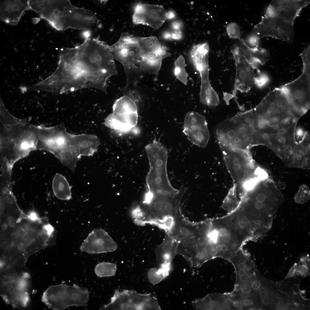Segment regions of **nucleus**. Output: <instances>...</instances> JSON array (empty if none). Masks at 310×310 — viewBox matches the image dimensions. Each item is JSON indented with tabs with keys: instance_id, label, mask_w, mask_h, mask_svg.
Wrapping results in <instances>:
<instances>
[{
	"instance_id": "obj_9",
	"label": "nucleus",
	"mask_w": 310,
	"mask_h": 310,
	"mask_svg": "<svg viewBox=\"0 0 310 310\" xmlns=\"http://www.w3.org/2000/svg\"><path fill=\"white\" fill-rule=\"evenodd\" d=\"M150 165L146 178V191L155 193L172 191L166 166L168 152L159 142L154 140L145 147Z\"/></svg>"
},
{
	"instance_id": "obj_29",
	"label": "nucleus",
	"mask_w": 310,
	"mask_h": 310,
	"mask_svg": "<svg viewBox=\"0 0 310 310\" xmlns=\"http://www.w3.org/2000/svg\"><path fill=\"white\" fill-rule=\"evenodd\" d=\"M174 73L176 78L185 85L188 82V74L185 69L186 66L184 57L181 55L175 61Z\"/></svg>"
},
{
	"instance_id": "obj_32",
	"label": "nucleus",
	"mask_w": 310,
	"mask_h": 310,
	"mask_svg": "<svg viewBox=\"0 0 310 310\" xmlns=\"http://www.w3.org/2000/svg\"><path fill=\"white\" fill-rule=\"evenodd\" d=\"M268 78L265 74L257 70V75H255L254 84L259 87L262 86L268 80Z\"/></svg>"
},
{
	"instance_id": "obj_40",
	"label": "nucleus",
	"mask_w": 310,
	"mask_h": 310,
	"mask_svg": "<svg viewBox=\"0 0 310 310\" xmlns=\"http://www.w3.org/2000/svg\"><path fill=\"white\" fill-rule=\"evenodd\" d=\"M262 303L264 305H267L269 303V301L268 299L266 298H263L262 300Z\"/></svg>"
},
{
	"instance_id": "obj_20",
	"label": "nucleus",
	"mask_w": 310,
	"mask_h": 310,
	"mask_svg": "<svg viewBox=\"0 0 310 310\" xmlns=\"http://www.w3.org/2000/svg\"><path fill=\"white\" fill-rule=\"evenodd\" d=\"M191 305L196 310L231 309L228 294H209L202 299L193 301Z\"/></svg>"
},
{
	"instance_id": "obj_5",
	"label": "nucleus",
	"mask_w": 310,
	"mask_h": 310,
	"mask_svg": "<svg viewBox=\"0 0 310 310\" xmlns=\"http://www.w3.org/2000/svg\"><path fill=\"white\" fill-rule=\"evenodd\" d=\"M0 164L12 168L16 162L37 150L38 127L11 115L0 106Z\"/></svg>"
},
{
	"instance_id": "obj_38",
	"label": "nucleus",
	"mask_w": 310,
	"mask_h": 310,
	"mask_svg": "<svg viewBox=\"0 0 310 310\" xmlns=\"http://www.w3.org/2000/svg\"><path fill=\"white\" fill-rule=\"evenodd\" d=\"M304 134V131L301 128H298L296 132L297 135L299 137H301Z\"/></svg>"
},
{
	"instance_id": "obj_41",
	"label": "nucleus",
	"mask_w": 310,
	"mask_h": 310,
	"mask_svg": "<svg viewBox=\"0 0 310 310\" xmlns=\"http://www.w3.org/2000/svg\"><path fill=\"white\" fill-rule=\"evenodd\" d=\"M292 149V147L290 146H288L286 148L285 151L287 153H288L290 152Z\"/></svg>"
},
{
	"instance_id": "obj_23",
	"label": "nucleus",
	"mask_w": 310,
	"mask_h": 310,
	"mask_svg": "<svg viewBox=\"0 0 310 310\" xmlns=\"http://www.w3.org/2000/svg\"><path fill=\"white\" fill-rule=\"evenodd\" d=\"M177 242L167 233L162 243L158 246L155 250L156 263L158 267L167 264H172L176 252Z\"/></svg>"
},
{
	"instance_id": "obj_17",
	"label": "nucleus",
	"mask_w": 310,
	"mask_h": 310,
	"mask_svg": "<svg viewBox=\"0 0 310 310\" xmlns=\"http://www.w3.org/2000/svg\"><path fill=\"white\" fill-rule=\"evenodd\" d=\"M310 2L309 0H272L264 16L270 18L278 17L294 24L302 9Z\"/></svg>"
},
{
	"instance_id": "obj_30",
	"label": "nucleus",
	"mask_w": 310,
	"mask_h": 310,
	"mask_svg": "<svg viewBox=\"0 0 310 310\" xmlns=\"http://www.w3.org/2000/svg\"><path fill=\"white\" fill-rule=\"evenodd\" d=\"M228 36L231 38L239 39L241 38V30L239 25L234 22H230L226 26Z\"/></svg>"
},
{
	"instance_id": "obj_1",
	"label": "nucleus",
	"mask_w": 310,
	"mask_h": 310,
	"mask_svg": "<svg viewBox=\"0 0 310 310\" xmlns=\"http://www.w3.org/2000/svg\"><path fill=\"white\" fill-rule=\"evenodd\" d=\"M53 79L64 93L92 88L106 93L108 79L114 71L108 56L96 42L86 39L82 44L59 50Z\"/></svg>"
},
{
	"instance_id": "obj_43",
	"label": "nucleus",
	"mask_w": 310,
	"mask_h": 310,
	"mask_svg": "<svg viewBox=\"0 0 310 310\" xmlns=\"http://www.w3.org/2000/svg\"><path fill=\"white\" fill-rule=\"evenodd\" d=\"M299 155L297 153H295L294 155V156L295 158H297Z\"/></svg>"
},
{
	"instance_id": "obj_26",
	"label": "nucleus",
	"mask_w": 310,
	"mask_h": 310,
	"mask_svg": "<svg viewBox=\"0 0 310 310\" xmlns=\"http://www.w3.org/2000/svg\"><path fill=\"white\" fill-rule=\"evenodd\" d=\"M172 264L161 265L158 268H152L148 273L149 281L153 284L160 283L169 274L171 270Z\"/></svg>"
},
{
	"instance_id": "obj_34",
	"label": "nucleus",
	"mask_w": 310,
	"mask_h": 310,
	"mask_svg": "<svg viewBox=\"0 0 310 310\" xmlns=\"http://www.w3.org/2000/svg\"><path fill=\"white\" fill-rule=\"evenodd\" d=\"M182 34L181 30L174 31L172 33V39L175 40H179L182 38Z\"/></svg>"
},
{
	"instance_id": "obj_4",
	"label": "nucleus",
	"mask_w": 310,
	"mask_h": 310,
	"mask_svg": "<svg viewBox=\"0 0 310 310\" xmlns=\"http://www.w3.org/2000/svg\"><path fill=\"white\" fill-rule=\"evenodd\" d=\"M98 142L95 135L70 133L63 124L49 127L39 126L37 149L51 153L74 172L81 157L92 154Z\"/></svg>"
},
{
	"instance_id": "obj_24",
	"label": "nucleus",
	"mask_w": 310,
	"mask_h": 310,
	"mask_svg": "<svg viewBox=\"0 0 310 310\" xmlns=\"http://www.w3.org/2000/svg\"><path fill=\"white\" fill-rule=\"evenodd\" d=\"M139 107L132 98L123 93V95L115 102L113 106V112L122 114L138 113Z\"/></svg>"
},
{
	"instance_id": "obj_44",
	"label": "nucleus",
	"mask_w": 310,
	"mask_h": 310,
	"mask_svg": "<svg viewBox=\"0 0 310 310\" xmlns=\"http://www.w3.org/2000/svg\"><path fill=\"white\" fill-rule=\"evenodd\" d=\"M309 159H307L306 160V163H309Z\"/></svg>"
},
{
	"instance_id": "obj_19",
	"label": "nucleus",
	"mask_w": 310,
	"mask_h": 310,
	"mask_svg": "<svg viewBox=\"0 0 310 310\" xmlns=\"http://www.w3.org/2000/svg\"><path fill=\"white\" fill-rule=\"evenodd\" d=\"M30 10L29 0L0 1V20L13 26L17 24L25 12Z\"/></svg>"
},
{
	"instance_id": "obj_11",
	"label": "nucleus",
	"mask_w": 310,
	"mask_h": 310,
	"mask_svg": "<svg viewBox=\"0 0 310 310\" xmlns=\"http://www.w3.org/2000/svg\"><path fill=\"white\" fill-rule=\"evenodd\" d=\"M89 298L86 288L62 284L49 286L43 292L41 300L49 308L61 310L70 306H85Z\"/></svg>"
},
{
	"instance_id": "obj_6",
	"label": "nucleus",
	"mask_w": 310,
	"mask_h": 310,
	"mask_svg": "<svg viewBox=\"0 0 310 310\" xmlns=\"http://www.w3.org/2000/svg\"><path fill=\"white\" fill-rule=\"evenodd\" d=\"M29 5L30 10L57 30L76 29L82 18L81 8L69 0H29Z\"/></svg>"
},
{
	"instance_id": "obj_14",
	"label": "nucleus",
	"mask_w": 310,
	"mask_h": 310,
	"mask_svg": "<svg viewBox=\"0 0 310 310\" xmlns=\"http://www.w3.org/2000/svg\"><path fill=\"white\" fill-rule=\"evenodd\" d=\"M294 24L278 17L264 16L254 26L251 33L260 39L270 37L291 43L294 38Z\"/></svg>"
},
{
	"instance_id": "obj_36",
	"label": "nucleus",
	"mask_w": 310,
	"mask_h": 310,
	"mask_svg": "<svg viewBox=\"0 0 310 310\" xmlns=\"http://www.w3.org/2000/svg\"><path fill=\"white\" fill-rule=\"evenodd\" d=\"M252 288L255 290L259 289L261 286V283L257 280L254 281L251 284Z\"/></svg>"
},
{
	"instance_id": "obj_33",
	"label": "nucleus",
	"mask_w": 310,
	"mask_h": 310,
	"mask_svg": "<svg viewBox=\"0 0 310 310\" xmlns=\"http://www.w3.org/2000/svg\"><path fill=\"white\" fill-rule=\"evenodd\" d=\"M171 26L174 31L181 30L183 27V24L181 21L177 20L172 23Z\"/></svg>"
},
{
	"instance_id": "obj_13",
	"label": "nucleus",
	"mask_w": 310,
	"mask_h": 310,
	"mask_svg": "<svg viewBox=\"0 0 310 310\" xmlns=\"http://www.w3.org/2000/svg\"><path fill=\"white\" fill-rule=\"evenodd\" d=\"M231 52L235 61V78L232 94L224 95V99L226 103L228 104L230 100L234 98L240 108V105L237 100V93L238 92L247 93L252 88L254 85L256 75L255 69L241 53L237 45H235L233 48Z\"/></svg>"
},
{
	"instance_id": "obj_21",
	"label": "nucleus",
	"mask_w": 310,
	"mask_h": 310,
	"mask_svg": "<svg viewBox=\"0 0 310 310\" xmlns=\"http://www.w3.org/2000/svg\"><path fill=\"white\" fill-rule=\"evenodd\" d=\"M138 118V113L122 114L113 112L105 118L104 123L111 129L126 132L136 126Z\"/></svg>"
},
{
	"instance_id": "obj_2",
	"label": "nucleus",
	"mask_w": 310,
	"mask_h": 310,
	"mask_svg": "<svg viewBox=\"0 0 310 310\" xmlns=\"http://www.w3.org/2000/svg\"><path fill=\"white\" fill-rule=\"evenodd\" d=\"M109 47L114 59L124 67L126 86L137 84L145 74L157 75L162 60L171 55L156 37H140L127 32Z\"/></svg>"
},
{
	"instance_id": "obj_45",
	"label": "nucleus",
	"mask_w": 310,
	"mask_h": 310,
	"mask_svg": "<svg viewBox=\"0 0 310 310\" xmlns=\"http://www.w3.org/2000/svg\"><path fill=\"white\" fill-rule=\"evenodd\" d=\"M279 305H280V306H281V305H282V302H280V303H279Z\"/></svg>"
},
{
	"instance_id": "obj_27",
	"label": "nucleus",
	"mask_w": 310,
	"mask_h": 310,
	"mask_svg": "<svg viewBox=\"0 0 310 310\" xmlns=\"http://www.w3.org/2000/svg\"><path fill=\"white\" fill-rule=\"evenodd\" d=\"M240 201L236 187L233 185L224 199L221 207L228 213L234 210L237 207Z\"/></svg>"
},
{
	"instance_id": "obj_22",
	"label": "nucleus",
	"mask_w": 310,
	"mask_h": 310,
	"mask_svg": "<svg viewBox=\"0 0 310 310\" xmlns=\"http://www.w3.org/2000/svg\"><path fill=\"white\" fill-rule=\"evenodd\" d=\"M237 45L239 50L247 62L255 69L260 65H264L270 58L268 50L259 47L252 48L247 45L244 40L241 38Z\"/></svg>"
},
{
	"instance_id": "obj_37",
	"label": "nucleus",
	"mask_w": 310,
	"mask_h": 310,
	"mask_svg": "<svg viewBox=\"0 0 310 310\" xmlns=\"http://www.w3.org/2000/svg\"><path fill=\"white\" fill-rule=\"evenodd\" d=\"M163 37L166 40H170L172 39V33L169 31H165L163 34Z\"/></svg>"
},
{
	"instance_id": "obj_42",
	"label": "nucleus",
	"mask_w": 310,
	"mask_h": 310,
	"mask_svg": "<svg viewBox=\"0 0 310 310\" xmlns=\"http://www.w3.org/2000/svg\"><path fill=\"white\" fill-rule=\"evenodd\" d=\"M302 156L300 155H299L297 158V159L298 160H300L302 159Z\"/></svg>"
},
{
	"instance_id": "obj_10",
	"label": "nucleus",
	"mask_w": 310,
	"mask_h": 310,
	"mask_svg": "<svg viewBox=\"0 0 310 310\" xmlns=\"http://www.w3.org/2000/svg\"><path fill=\"white\" fill-rule=\"evenodd\" d=\"M224 163L232 178L233 185L236 187L240 199L247 184L256 179L250 178L251 171L254 168L247 150L219 145Z\"/></svg>"
},
{
	"instance_id": "obj_16",
	"label": "nucleus",
	"mask_w": 310,
	"mask_h": 310,
	"mask_svg": "<svg viewBox=\"0 0 310 310\" xmlns=\"http://www.w3.org/2000/svg\"><path fill=\"white\" fill-rule=\"evenodd\" d=\"M166 12L162 5L139 3L134 7L133 22L158 29L166 19Z\"/></svg>"
},
{
	"instance_id": "obj_25",
	"label": "nucleus",
	"mask_w": 310,
	"mask_h": 310,
	"mask_svg": "<svg viewBox=\"0 0 310 310\" xmlns=\"http://www.w3.org/2000/svg\"><path fill=\"white\" fill-rule=\"evenodd\" d=\"M52 187L54 193L58 199L69 200L71 198L70 187L66 179L62 175L57 173L53 181Z\"/></svg>"
},
{
	"instance_id": "obj_8",
	"label": "nucleus",
	"mask_w": 310,
	"mask_h": 310,
	"mask_svg": "<svg viewBox=\"0 0 310 310\" xmlns=\"http://www.w3.org/2000/svg\"><path fill=\"white\" fill-rule=\"evenodd\" d=\"M303 65L302 73L296 79L280 88L288 100L291 111L297 118L305 113L310 107V46L301 54Z\"/></svg>"
},
{
	"instance_id": "obj_31",
	"label": "nucleus",
	"mask_w": 310,
	"mask_h": 310,
	"mask_svg": "<svg viewBox=\"0 0 310 310\" xmlns=\"http://www.w3.org/2000/svg\"><path fill=\"white\" fill-rule=\"evenodd\" d=\"M260 39L254 34L251 33L245 40V42L249 47L255 48L259 47Z\"/></svg>"
},
{
	"instance_id": "obj_15",
	"label": "nucleus",
	"mask_w": 310,
	"mask_h": 310,
	"mask_svg": "<svg viewBox=\"0 0 310 310\" xmlns=\"http://www.w3.org/2000/svg\"><path fill=\"white\" fill-rule=\"evenodd\" d=\"M183 131L189 141L199 147H206L210 134L205 117L199 113L191 111L186 115Z\"/></svg>"
},
{
	"instance_id": "obj_39",
	"label": "nucleus",
	"mask_w": 310,
	"mask_h": 310,
	"mask_svg": "<svg viewBox=\"0 0 310 310\" xmlns=\"http://www.w3.org/2000/svg\"><path fill=\"white\" fill-rule=\"evenodd\" d=\"M261 297L262 298H266L268 296V293L267 292L263 291L261 292L260 294Z\"/></svg>"
},
{
	"instance_id": "obj_12",
	"label": "nucleus",
	"mask_w": 310,
	"mask_h": 310,
	"mask_svg": "<svg viewBox=\"0 0 310 310\" xmlns=\"http://www.w3.org/2000/svg\"><path fill=\"white\" fill-rule=\"evenodd\" d=\"M101 310H160L154 293L141 294L132 290L117 289L110 302Z\"/></svg>"
},
{
	"instance_id": "obj_28",
	"label": "nucleus",
	"mask_w": 310,
	"mask_h": 310,
	"mask_svg": "<svg viewBox=\"0 0 310 310\" xmlns=\"http://www.w3.org/2000/svg\"><path fill=\"white\" fill-rule=\"evenodd\" d=\"M117 265L113 263L103 262L96 266L94 271L96 275L100 277L114 276L117 269Z\"/></svg>"
},
{
	"instance_id": "obj_18",
	"label": "nucleus",
	"mask_w": 310,
	"mask_h": 310,
	"mask_svg": "<svg viewBox=\"0 0 310 310\" xmlns=\"http://www.w3.org/2000/svg\"><path fill=\"white\" fill-rule=\"evenodd\" d=\"M118 245L104 230H93L85 239L80 247V250L88 253L98 254L115 251Z\"/></svg>"
},
{
	"instance_id": "obj_7",
	"label": "nucleus",
	"mask_w": 310,
	"mask_h": 310,
	"mask_svg": "<svg viewBox=\"0 0 310 310\" xmlns=\"http://www.w3.org/2000/svg\"><path fill=\"white\" fill-rule=\"evenodd\" d=\"M26 268L13 267L0 270V296L15 308H24L30 302V276Z\"/></svg>"
},
{
	"instance_id": "obj_3",
	"label": "nucleus",
	"mask_w": 310,
	"mask_h": 310,
	"mask_svg": "<svg viewBox=\"0 0 310 310\" xmlns=\"http://www.w3.org/2000/svg\"><path fill=\"white\" fill-rule=\"evenodd\" d=\"M247 240L228 214L202 221L196 255L191 263L199 268L216 257L229 261Z\"/></svg>"
},
{
	"instance_id": "obj_35",
	"label": "nucleus",
	"mask_w": 310,
	"mask_h": 310,
	"mask_svg": "<svg viewBox=\"0 0 310 310\" xmlns=\"http://www.w3.org/2000/svg\"><path fill=\"white\" fill-rule=\"evenodd\" d=\"M176 17V14L175 12L173 11H169L166 12V19L172 20L175 19Z\"/></svg>"
},
{
	"instance_id": "obj_46",
	"label": "nucleus",
	"mask_w": 310,
	"mask_h": 310,
	"mask_svg": "<svg viewBox=\"0 0 310 310\" xmlns=\"http://www.w3.org/2000/svg\"><path fill=\"white\" fill-rule=\"evenodd\" d=\"M234 222V221H233ZM238 227V226H237ZM244 234V233H243ZM245 235V234H244ZM246 236V235H245ZM247 237V236H246ZM248 238V237H247Z\"/></svg>"
}]
</instances>
